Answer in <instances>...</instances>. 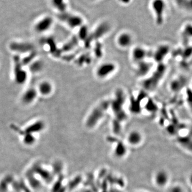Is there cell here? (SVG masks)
<instances>
[{
    "label": "cell",
    "mask_w": 192,
    "mask_h": 192,
    "mask_svg": "<svg viewBox=\"0 0 192 192\" xmlns=\"http://www.w3.org/2000/svg\"><path fill=\"white\" fill-rule=\"evenodd\" d=\"M167 71V67L163 62L158 64L156 69L151 76L142 82V88L146 91L152 92L155 90Z\"/></svg>",
    "instance_id": "1"
},
{
    "label": "cell",
    "mask_w": 192,
    "mask_h": 192,
    "mask_svg": "<svg viewBox=\"0 0 192 192\" xmlns=\"http://www.w3.org/2000/svg\"><path fill=\"white\" fill-rule=\"evenodd\" d=\"M110 103L109 100H103L92 109L86 121V125L88 127L92 128L97 125L110 108Z\"/></svg>",
    "instance_id": "2"
},
{
    "label": "cell",
    "mask_w": 192,
    "mask_h": 192,
    "mask_svg": "<svg viewBox=\"0 0 192 192\" xmlns=\"http://www.w3.org/2000/svg\"><path fill=\"white\" fill-rule=\"evenodd\" d=\"M125 101V97L124 92L121 89H118L116 92L114 99L110 103V107L115 115V120L119 123L124 121L127 118V115L123 109Z\"/></svg>",
    "instance_id": "3"
},
{
    "label": "cell",
    "mask_w": 192,
    "mask_h": 192,
    "mask_svg": "<svg viewBox=\"0 0 192 192\" xmlns=\"http://www.w3.org/2000/svg\"><path fill=\"white\" fill-rule=\"evenodd\" d=\"M111 30V25L107 21H103L99 24L91 33L89 34L84 40V45L86 47H89L93 41L97 40L106 35Z\"/></svg>",
    "instance_id": "4"
},
{
    "label": "cell",
    "mask_w": 192,
    "mask_h": 192,
    "mask_svg": "<svg viewBox=\"0 0 192 192\" xmlns=\"http://www.w3.org/2000/svg\"><path fill=\"white\" fill-rule=\"evenodd\" d=\"M151 8L153 12L155 23L157 25H162L164 21V16L166 9L165 0H152Z\"/></svg>",
    "instance_id": "5"
},
{
    "label": "cell",
    "mask_w": 192,
    "mask_h": 192,
    "mask_svg": "<svg viewBox=\"0 0 192 192\" xmlns=\"http://www.w3.org/2000/svg\"><path fill=\"white\" fill-rule=\"evenodd\" d=\"M13 61V76L15 81L18 84H23L26 82L27 73L23 68L21 58L19 55H15Z\"/></svg>",
    "instance_id": "6"
},
{
    "label": "cell",
    "mask_w": 192,
    "mask_h": 192,
    "mask_svg": "<svg viewBox=\"0 0 192 192\" xmlns=\"http://www.w3.org/2000/svg\"><path fill=\"white\" fill-rule=\"evenodd\" d=\"M58 18L71 28L80 27L83 25V18L81 16L71 13L67 11L60 13L58 15Z\"/></svg>",
    "instance_id": "7"
},
{
    "label": "cell",
    "mask_w": 192,
    "mask_h": 192,
    "mask_svg": "<svg viewBox=\"0 0 192 192\" xmlns=\"http://www.w3.org/2000/svg\"><path fill=\"white\" fill-rule=\"evenodd\" d=\"M116 69V66L111 62H103L96 70V75L100 79H105L111 75Z\"/></svg>",
    "instance_id": "8"
},
{
    "label": "cell",
    "mask_w": 192,
    "mask_h": 192,
    "mask_svg": "<svg viewBox=\"0 0 192 192\" xmlns=\"http://www.w3.org/2000/svg\"><path fill=\"white\" fill-rule=\"evenodd\" d=\"M11 50L19 53H29L34 50V45L29 42H12L9 45Z\"/></svg>",
    "instance_id": "9"
},
{
    "label": "cell",
    "mask_w": 192,
    "mask_h": 192,
    "mask_svg": "<svg viewBox=\"0 0 192 192\" xmlns=\"http://www.w3.org/2000/svg\"><path fill=\"white\" fill-rule=\"evenodd\" d=\"M170 52V47L166 45H160L152 53L154 60L158 64L162 63L163 61Z\"/></svg>",
    "instance_id": "10"
},
{
    "label": "cell",
    "mask_w": 192,
    "mask_h": 192,
    "mask_svg": "<svg viewBox=\"0 0 192 192\" xmlns=\"http://www.w3.org/2000/svg\"><path fill=\"white\" fill-rule=\"evenodd\" d=\"M53 19L50 16H46L38 21L34 26V30L39 33H45L50 28L53 24Z\"/></svg>",
    "instance_id": "11"
},
{
    "label": "cell",
    "mask_w": 192,
    "mask_h": 192,
    "mask_svg": "<svg viewBox=\"0 0 192 192\" xmlns=\"http://www.w3.org/2000/svg\"><path fill=\"white\" fill-rule=\"evenodd\" d=\"M149 55V52L145 49V48L140 46H137L134 47L132 51L131 57L132 60L136 64L145 60Z\"/></svg>",
    "instance_id": "12"
},
{
    "label": "cell",
    "mask_w": 192,
    "mask_h": 192,
    "mask_svg": "<svg viewBox=\"0 0 192 192\" xmlns=\"http://www.w3.org/2000/svg\"><path fill=\"white\" fill-rule=\"evenodd\" d=\"M132 36L129 33L124 32L120 33L116 38V43L122 48L129 47L132 43Z\"/></svg>",
    "instance_id": "13"
},
{
    "label": "cell",
    "mask_w": 192,
    "mask_h": 192,
    "mask_svg": "<svg viewBox=\"0 0 192 192\" xmlns=\"http://www.w3.org/2000/svg\"><path fill=\"white\" fill-rule=\"evenodd\" d=\"M153 64L146 60L136 63V73L139 77H145L148 74L152 68Z\"/></svg>",
    "instance_id": "14"
},
{
    "label": "cell",
    "mask_w": 192,
    "mask_h": 192,
    "mask_svg": "<svg viewBox=\"0 0 192 192\" xmlns=\"http://www.w3.org/2000/svg\"><path fill=\"white\" fill-rule=\"evenodd\" d=\"M38 96V91L34 88H30L24 92L21 96V101L25 105L32 103Z\"/></svg>",
    "instance_id": "15"
},
{
    "label": "cell",
    "mask_w": 192,
    "mask_h": 192,
    "mask_svg": "<svg viewBox=\"0 0 192 192\" xmlns=\"http://www.w3.org/2000/svg\"><path fill=\"white\" fill-rule=\"evenodd\" d=\"M187 80L184 77H180L172 81L170 83V89L172 91L177 93L180 91L186 86Z\"/></svg>",
    "instance_id": "16"
},
{
    "label": "cell",
    "mask_w": 192,
    "mask_h": 192,
    "mask_svg": "<svg viewBox=\"0 0 192 192\" xmlns=\"http://www.w3.org/2000/svg\"><path fill=\"white\" fill-rule=\"evenodd\" d=\"M79 42V39L77 36H74L71 38L67 42L65 43L62 45V47L60 49L62 52H67L73 50L75 47H77Z\"/></svg>",
    "instance_id": "17"
},
{
    "label": "cell",
    "mask_w": 192,
    "mask_h": 192,
    "mask_svg": "<svg viewBox=\"0 0 192 192\" xmlns=\"http://www.w3.org/2000/svg\"><path fill=\"white\" fill-rule=\"evenodd\" d=\"M38 91L43 96H48L52 91V86L48 81H43L38 86Z\"/></svg>",
    "instance_id": "18"
},
{
    "label": "cell",
    "mask_w": 192,
    "mask_h": 192,
    "mask_svg": "<svg viewBox=\"0 0 192 192\" xmlns=\"http://www.w3.org/2000/svg\"><path fill=\"white\" fill-rule=\"evenodd\" d=\"M155 183L160 187L165 186L168 181V175L164 171H161L157 173L155 178Z\"/></svg>",
    "instance_id": "19"
},
{
    "label": "cell",
    "mask_w": 192,
    "mask_h": 192,
    "mask_svg": "<svg viewBox=\"0 0 192 192\" xmlns=\"http://www.w3.org/2000/svg\"><path fill=\"white\" fill-rule=\"evenodd\" d=\"M142 139L141 134L137 131H131L128 136V141L132 145L139 144L142 141Z\"/></svg>",
    "instance_id": "20"
},
{
    "label": "cell",
    "mask_w": 192,
    "mask_h": 192,
    "mask_svg": "<svg viewBox=\"0 0 192 192\" xmlns=\"http://www.w3.org/2000/svg\"><path fill=\"white\" fill-rule=\"evenodd\" d=\"M51 2L53 6L58 10L60 13L66 11L67 6L65 0H52Z\"/></svg>",
    "instance_id": "21"
},
{
    "label": "cell",
    "mask_w": 192,
    "mask_h": 192,
    "mask_svg": "<svg viewBox=\"0 0 192 192\" xmlns=\"http://www.w3.org/2000/svg\"><path fill=\"white\" fill-rule=\"evenodd\" d=\"M43 68V63L41 60H34L30 64V69L33 73H38Z\"/></svg>",
    "instance_id": "22"
},
{
    "label": "cell",
    "mask_w": 192,
    "mask_h": 192,
    "mask_svg": "<svg viewBox=\"0 0 192 192\" xmlns=\"http://www.w3.org/2000/svg\"><path fill=\"white\" fill-rule=\"evenodd\" d=\"M37 55V53L34 50L29 53V55L27 56L26 57L24 58L23 59H21V63L23 65V66L25 65H30L31 62H32L35 59Z\"/></svg>",
    "instance_id": "23"
},
{
    "label": "cell",
    "mask_w": 192,
    "mask_h": 192,
    "mask_svg": "<svg viewBox=\"0 0 192 192\" xmlns=\"http://www.w3.org/2000/svg\"><path fill=\"white\" fill-rule=\"evenodd\" d=\"M89 35L88 34V28L86 26L82 25V26L80 27V31L79 33V36H77L79 40H85L88 36Z\"/></svg>",
    "instance_id": "24"
},
{
    "label": "cell",
    "mask_w": 192,
    "mask_h": 192,
    "mask_svg": "<svg viewBox=\"0 0 192 192\" xmlns=\"http://www.w3.org/2000/svg\"><path fill=\"white\" fill-rule=\"evenodd\" d=\"M126 151V148L122 142H118L117 147L115 149V153L118 157H121L123 156Z\"/></svg>",
    "instance_id": "25"
},
{
    "label": "cell",
    "mask_w": 192,
    "mask_h": 192,
    "mask_svg": "<svg viewBox=\"0 0 192 192\" xmlns=\"http://www.w3.org/2000/svg\"><path fill=\"white\" fill-rule=\"evenodd\" d=\"M43 127V123L41 121L36 122L35 123L33 124L30 126L27 129V130L30 131H39L42 129Z\"/></svg>",
    "instance_id": "26"
},
{
    "label": "cell",
    "mask_w": 192,
    "mask_h": 192,
    "mask_svg": "<svg viewBox=\"0 0 192 192\" xmlns=\"http://www.w3.org/2000/svg\"><path fill=\"white\" fill-rule=\"evenodd\" d=\"M176 1V2L178 6L181 8H186L187 10L190 9L188 7V5L189 6H191V0H174Z\"/></svg>",
    "instance_id": "27"
},
{
    "label": "cell",
    "mask_w": 192,
    "mask_h": 192,
    "mask_svg": "<svg viewBox=\"0 0 192 192\" xmlns=\"http://www.w3.org/2000/svg\"><path fill=\"white\" fill-rule=\"evenodd\" d=\"M170 192H183V191L180 186H174L172 187Z\"/></svg>",
    "instance_id": "28"
},
{
    "label": "cell",
    "mask_w": 192,
    "mask_h": 192,
    "mask_svg": "<svg viewBox=\"0 0 192 192\" xmlns=\"http://www.w3.org/2000/svg\"><path fill=\"white\" fill-rule=\"evenodd\" d=\"M91 1H98V0H90Z\"/></svg>",
    "instance_id": "29"
}]
</instances>
